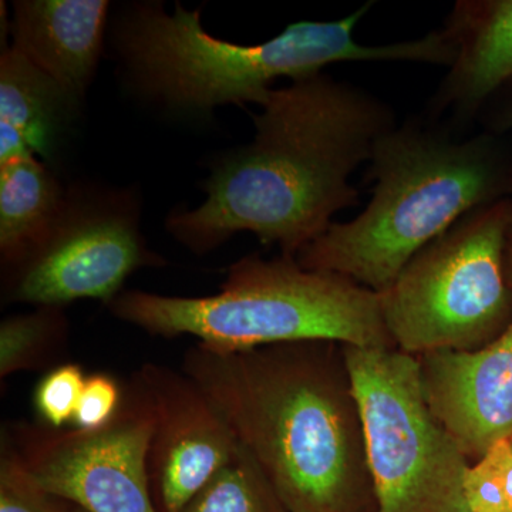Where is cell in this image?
<instances>
[{
    "instance_id": "obj_1",
    "label": "cell",
    "mask_w": 512,
    "mask_h": 512,
    "mask_svg": "<svg viewBox=\"0 0 512 512\" xmlns=\"http://www.w3.org/2000/svg\"><path fill=\"white\" fill-rule=\"evenodd\" d=\"M261 107L251 143L212 165L200 207L165 222L195 254L245 231L296 258L357 205L350 177L399 124L386 101L325 73L272 89Z\"/></svg>"
},
{
    "instance_id": "obj_2",
    "label": "cell",
    "mask_w": 512,
    "mask_h": 512,
    "mask_svg": "<svg viewBox=\"0 0 512 512\" xmlns=\"http://www.w3.org/2000/svg\"><path fill=\"white\" fill-rule=\"evenodd\" d=\"M183 372L227 421L288 512H376L365 431L343 345L220 352L198 343Z\"/></svg>"
},
{
    "instance_id": "obj_3",
    "label": "cell",
    "mask_w": 512,
    "mask_h": 512,
    "mask_svg": "<svg viewBox=\"0 0 512 512\" xmlns=\"http://www.w3.org/2000/svg\"><path fill=\"white\" fill-rule=\"evenodd\" d=\"M511 174L503 136L461 137L426 116L404 120L379 138L367 163L373 195L365 210L333 222L296 259L382 293L460 218L507 198Z\"/></svg>"
},
{
    "instance_id": "obj_4",
    "label": "cell",
    "mask_w": 512,
    "mask_h": 512,
    "mask_svg": "<svg viewBox=\"0 0 512 512\" xmlns=\"http://www.w3.org/2000/svg\"><path fill=\"white\" fill-rule=\"evenodd\" d=\"M375 2L332 22L286 26L281 35L244 46L217 39L201 25V10L181 3L173 13L138 5L121 19L119 52L133 82L147 97L173 109L214 110L222 104L261 106L276 79H305L342 62H402L450 67L454 50L443 29L419 39L367 46L355 30Z\"/></svg>"
},
{
    "instance_id": "obj_5",
    "label": "cell",
    "mask_w": 512,
    "mask_h": 512,
    "mask_svg": "<svg viewBox=\"0 0 512 512\" xmlns=\"http://www.w3.org/2000/svg\"><path fill=\"white\" fill-rule=\"evenodd\" d=\"M109 308L150 335L195 336L220 352L296 342L394 348L380 293L303 268L293 256H245L229 268L220 292L205 298L128 291Z\"/></svg>"
},
{
    "instance_id": "obj_6",
    "label": "cell",
    "mask_w": 512,
    "mask_h": 512,
    "mask_svg": "<svg viewBox=\"0 0 512 512\" xmlns=\"http://www.w3.org/2000/svg\"><path fill=\"white\" fill-rule=\"evenodd\" d=\"M508 221L507 198L476 208L404 266L380 293L394 348L416 357L480 349L510 325Z\"/></svg>"
},
{
    "instance_id": "obj_7",
    "label": "cell",
    "mask_w": 512,
    "mask_h": 512,
    "mask_svg": "<svg viewBox=\"0 0 512 512\" xmlns=\"http://www.w3.org/2000/svg\"><path fill=\"white\" fill-rule=\"evenodd\" d=\"M365 431L376 512H470V461L431 412L416 356L343 346Z\"/></svg>"
},
{
    "instance_id": "obj_8",
    "label": "cell",
    "mask_w": 512,
    "mask_h": 512,
    "mask_svg": "<svg viewBox=\"0 0 512 512\" xmlns=\"http://www.w3.org/2000/svg\"><path fill=\"white\" fill-rule=\"evenodd\" d=\"M154 414L136 382L96 430L19 424L6 431L37 483L86 512H160L148 476Z\"/></svg>"
},
{
    "instance_id": "obj_9",
    "label": "cell",
    "mask_w": 512,
    "mask_h": 512,
    "mask_svg": "<svg viewBox=\"0 0 512 512\" xmlns=\"http://www.w3.org/2000/svg\"><path fill=\"white\" fill-rule=\"evenodd\" d=\"M167 262L147 248L130 197L69 191L52 234L8 271L9 302L63 308L79 299L109 305L128 276Z\"/></svg>"
},
{
    "instance_id": "obj_10",
    "label": "cell",
    "mask_w": 512,
    "mask_h": 512,
    "mask_svg": "<svg viewBox=\"0 0 512 512\" xmlns=\"http://www.w3.org/2000/svg\"><path fill=\"white\" fill-rule=\"evenodd\" d=\"M134 382L154 414L148 454L151 493L160 512H180L241 444L217 407L184 372L146 363Z\"/></svg>"
},
{
    "instance_id": "obj_11",
    "label": "cell",
    "mask_w": 512,
    "mask_h": 512,
    "mask_svg": "<svg viewBox=\"0 0 512 512\" xmlns=\"http://www.w3.org/2000/svg\"><path fill=\"white\" fill-rule=\"evenodd\" d=\"M417 359L424 399L471 464L512 439V320L483 348Z\"/></svg>"
},
{
    "instance_id": "obj_12",
    "label": "cell",
    "mask_w": 512,
    "mask_h": 512,
    "mask_svg": "<svg viewBox=\"0 0 512 512\" xmlns=\"http://www.w3.org/2000/svg\"><path fill=\"white\" fill-rule=\"evenodd\" d=\"M443 30L454 59L424 116L460 133L512 79V0H460Z\"/></svg>"
},
{
    "instance_id": "obj_13",
    "label": "cell",
    "mask_w": 512,
    "mask_h": 512,
    "mask_svg": "<svg viewBox=\"0 0 512 512\" xmlns=\"http://www.w3.org/2000/svg\"><path fill=\"white\" fill-rule=\"evenodd\" d=\"M106 0H19L13 10V47L83 100L103 49Z\"/></svg>"
},
{
    "instance_id": "obj_14",
    "label": "cell",
    "mask_w": 512,
    "mask_h": 512,
    "mask_svg": "<svg viewBox=\"0 0 512 512\" xmlns=\"http://www.w3.org/2000/svg\"><path fill=\"white\" fill-rule=\"evenodd\" d=\"M80 101L16 47H6L0 57V164L28 154L52 160Z\"/></svg>"
},
{
    "instance_id": "obj_15",
    "label": "cell",
    "mask_w": 512,
    "mask_h": 512,
    "mask_svg": "<svg viewBox=\"0 0 512 512\" xmlns=\"http://www.w3.org/2000/svg\"><path fill=\"white\" fill-rule=\"evenodd\" d=\"M67 194L36 156L0 164V254L10 269L32 255L52 234L66 207Z\"/></svg>"
},
{
    "instance_id": "obj_16",
    "label": "cell",
    "mask_w": 512,
    "mask_h": 512,
    "mask_svg": "<svg viewBox=\"0 0 512 512\" xmlns=\"http://www.w3.org/2000/svg\"><path fill=\"white\" fill-rule=\"evenodd\" d=\"M66 340L63 308L40 306L36 312L10 316L0 325V377L43 369L63 352Z\"/></svg>"
},
{
    "instance_id": "obj_17",
    "label": "cell",
    "mask_w": 512,
    "mask_h": 512,
    "mask_svg": "<svg viewBox=\"0 0 512 512\" xmlns=\"http://www.w3.org/2000/svg\"><path fill=\"white\" fill-rule=\"evenodd\" d=\"M180 512H288L244 447Z\"/></svg>"
},
{
    "instance_id": "obj_18",
    "label": "cell",
    "mask_w": 512,
    "mask_h": 512,
    "mask_svg": "<svg viewBox=\"0 0 512 512\" xmlns=\"http://www.w3.org/2000/svg\"><path fill=\"white\" fill-rule=\"evenodd\" d=\"M464 494L470 512H512V439L494 444L470 464Z\"/></svg>"
},
{
    "instance_id": "obj_19",
    "label": "cell",
    "mask_w": 512,
    "mask_h": 512,
    "mask_svg": "<svg viewBox=\"0 0 512 512\" xmlns=\"http://www.w3.org/2000/svg\"><path fill=\"white\" fill-rule=\"evenodd\" d=\"M74 507L37 483L6 433L0 453V512H73Z\"/></svg>"
},
{
    "instance_id": "obj_20",
    "label": "cell",
    "mask_w": 512,
    "mask_h": 512,
    "mask_svg": "<svg viewBox=\"0 0 512 512\" xmlns=\"http://www.w3.org/2000/svg\"><path fill=\"white\" fill-rule=\"evenodd\" d=\"M87 376L74 363L53 367L37 384L35 407L47 427L60 430L73 421Z\"/></svg>"
},
{
    "instance_id": "obj_21",
    "label": "cell",
    "mask_w": 512,
    "mask_h": 512,
    "mask_svg": "<svg viewBox=\"0 0 512 512\" xmlns=\"http://www.w3.org/2000/svg\"><path fill=\"white\" fill-rule=\"evenodd\" d=\"M119 383L104 373L87 376L74 414V429L96 430L114 419L123 403Z\"/></svg>"
},
{
    "instance_id": "obj_22",
    "label": "cell",
    "mask_w": 512,
    "mask_h": 512,
    "mask_svg": "<svg viewBox=\"0 0 512 512\" xmlns=\"http://www.w3.org/2000/svg\"><path fill=\"white\" fill-rule=\"evenodd\" d=\"M477 120L487 133L504 136L512 131V79L505 82L484 104Z\"/></svg>"
},
{
    "instance_id": "obj_23",
    "label": "cell",
    "mask_w": 512,
    "mask_h": 512,
    "mask_svg": "<svg viewBox=\"0 0 512 512\" xmlns=\"http://www.w3.org/2000/svg\"><path fill=\"white\" fill-rule=\"evenodd\" d=\"M507 200L510 202V221H508L507 235H505V262H507L508 275L512 281V174L508 185Z\"/></svg>"
},
{
    "instance_id": "obj_24",
    "label": "cell",
    "mask_w": 512,
    "mask_h": 512,
    "mask_svg": "<svg viewBox=\"0 0 512 512\" xmlns=\"http://www.w3.org/2000/svg\"><path fill=\"white\" fill-rule=\"evenodd\" d=\"M73 512H86V511H83L82 508L74 507Z\"/></svg>"
}]
</instances>
